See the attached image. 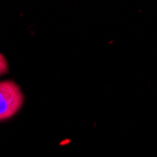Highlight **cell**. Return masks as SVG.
Segmentation results:
<instances>
[{
	"mask_svg": "<svg viewBox=\"0 0 157 157\" xmlns=\"http://www.w3.org/2000/svg\"><path fill=\"white\" fill-rule=\"evenodd\" d=\"M24 94L12 80L0 82V121L12 118L24 105Z\"/></svg>",
	"mask_w": 157,
	"mask_h": 157,
	"instance_id": "6da1fadb",
	"label": "cell"
},
{
	"mask_svg": "<svg viewBox=\"0 0 157 157\" xmlns=\"http://www.w3.org/2000/svg\"><path fill=\"white\" fill-rule=\"evenodd\" d=\"M9 72V64L5 56L0 54V76L6 75Z\"/></svg>",
	"mask_w": 157,
	"mask_h": 157,
	"instance_id": "7a4b0ae2",
	"label": "cell"
}]
</instances>
